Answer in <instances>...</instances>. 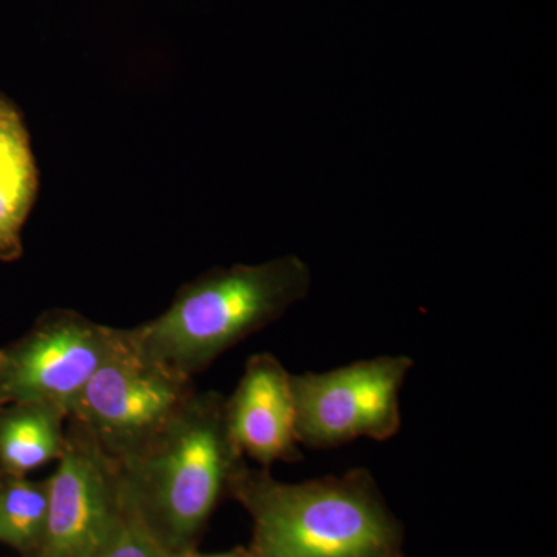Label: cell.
Returning <instances> with one entry per match:
<instances>
[{
    "instance_id": "obj_1",
    "label": "cell",
    "mask_w": 557,
    "mask_h": 557,
    "mask_svg": "<svg viewBox=\"0 0 557 557\" xmlns=\"http://www.w3.org/2000/svg\"><path fill=\"white\" fill-rule=\"evenodd\" d=\"M119 465L127 508L163 547L186 555L248 461L231 434L225 395L196 391L149 449Z\"/></svg>"
},
{
    "instance_id": "obj_2",
    "label": "cell",
    "mask_w": 557,
    "mask_h": 557,
    "mask_svg": "<svg viewBox=\"0 0 557 557\" xmlns=\"http://www.w3.org/2000/svg\"><path fill=\"white\" fill-rule=\"evenodd\" d=\"M230 497L252 522V557H387L401 530L366 469L281 482L269 468L242 469Z\"/></svg>"
},
{
    "instance_id": "obj_3",
    "label": "cell",
    "mask_w": 557,
    "mask_h": 557,
    "mask_svg": "<svg viewBox=\"0 0 557 557\" xmlns=\"http://www.w3.org/2000/svg\"><path fill=\"white\" fill-rule=\"evenodd\" d=\"M310 287V267L295 255L212 269L182 285L163 313L126 329L127 335L149 357L194 379L284 317Z\"/></svg>"
},
{
    "instance_id": "obj_4",
    "label": "cell",
    "mask_w": 557,
    "mask_h": 557,
    "mask_svg": "<svg viewBox=\"0 0 557 557\" xmlns=\"http://www.w3.org/2000/svg\"><path fill=\"white\" fill-rule=\"evenodd\" d=\"M197 388L134 344L126 329L69 418L79 424L116 463L149 449L177 418Z\"/></svg>"
},
{
    "instance_id": "obj_5",
    "label": "cell",
    "mask_w": 557,
    "mask_h": 557,
    "mask_svg": "<svg viewBox=\"0 0 557 557\" xmlns=\"http://www.w3.org/2000/svg\"><path fill=\"white\" fill-rule=\"evenodd\" d=\"M412 368L406 355H384L325 372L293 373L299 445L329 449L359 438L386 442L397 435L399 395Z\"/></svg>"
},
{
    "instance_id": "obj_6",
    "label": "cell",
    "mask_w": 557,
    "mask_h": 557,
    "mask_svg": "<svg viewBox=\"0 0 557 557\" xmlns=\"http://www.w3.org/2000/svg\"><path fill=\"white\" fill-rule=\"evenodd\" d=\"M116 339L119 329L78 311H46L20 339L0 347V405L49 403L70 416Z\"/></svg>"
},
{
    "instance_id": "obj_7",
    "label": "cell",
    "mask_w": 557,
    "mask_h": 557,
    "mask_svg": "<svg viewBox=\"0 0 557 557\" xmlns=\"http://www.w3.org/2000/svg\"><path fill=\"white\" fill-rule=\"evenodd\" d=\"M57 463L47 479L46 528L35 557H94L126 516L120 465L72 418Z\"/></svg>"
},
{
    "instance_id": "obj_8",
    "label": "cell",
    "mask_w": 557,
    "mask_h": 557,
    "mask_svg": "<svg viewBox=\"0 0 557 557\" xmlns=\"http://www.w3.org/2000/svg\"><path fill=\"white\" fill-rule=\"evenodd\" d=\"M292 379L281 359L262 351L248 358L239 383L225 397L231 434L245 458L260 468L300 458Z\"/></svg>"
},
{
    "instance_id": "obj_9",
    "label": "cell",
    "mask_w": 557,
    "mask_h": 557,
    "mask_svg": "<svg viewBox=\"0 0 557 557\" xmlns=\"http://www.w3.org/2000/svg\"><path fill=\"white\" fill-rule=\"evenodd\" d=\"M30 132L16 102L0 91V262L24 255L25 223L39 194Z\"/></svg>"
},
{
    "instance_id": "obj_10",
    "label": "cell",
    "mask_w": 557,
    "mask_h": 557,
    "mask_svg": "<svg viewBox=\"0 0 557 557\" xmlns=\"http://www.w3.org/2000/svg\"><path fill=\"white\" fill-rule=\"evenodd\" d=\"M67 410L39 401L0 405V471L28 475L60 460L67 446Z\"/></svg>"
},
{
    "instance_id": "obj_11",
    "label": "cell",
    "mask_w": 557,
    "mask_h": 557,
    "mask_svg": "<svg viewBox=\"0 0 557 557\" xmlns=\"http://www.w3.org/2000/svg\"><path fill=\"white\" fill-rule=\"evenodd\" d=\"M47 505V479L0 471V544L22 557H35L46 528Z\"/></svg>"
},
{
    "instance_id": "obj_12",
    "label": "cell",
    "mask_w": 557,
    "mask_h": 557,
    "mask_svg": "<svg viewBox=\"0 0 557 557\" xmlns=\"http://www.w3.org/2000/svg\"><path fill=\"white\" fill-rule=\"evenodd\" d=\"M160 544L127 508L112 539L94 557H180Z\"/></svg>"
},
{
    "instance_id": "obj_13",
    "label": "cell",
    "mask_w": 557,
    "mask_h": 557,
    "mask_svg": "<svg viewBox=\"0 0 557 557\" xmlns=\"http://www.w3.org/2000/svg\"><path fill=\"white\" fill-rule=\"evenodd\" d=\"M180 557H252V555L251 552H249V548L237 547L228 549V552L211 553V555H203V553H199L197 549H194V552L186 553V555H182Z\"/></svg>"
},
{
    "instance_id": "obj_14",
    "label": "cell",
    "mask_w": 557,
    "mask_h": 557,
    "mask_svg": "<svg viewBox=\"0 0 557 557\" xmlns=\"http://www.w3.org/2000/svg\"><path fill=\"white\" fill-rule=\"evenodd\" d=\"M387 557H403L401 552L395 553V555H391Z\"/></svg>"
}]
</instances>
